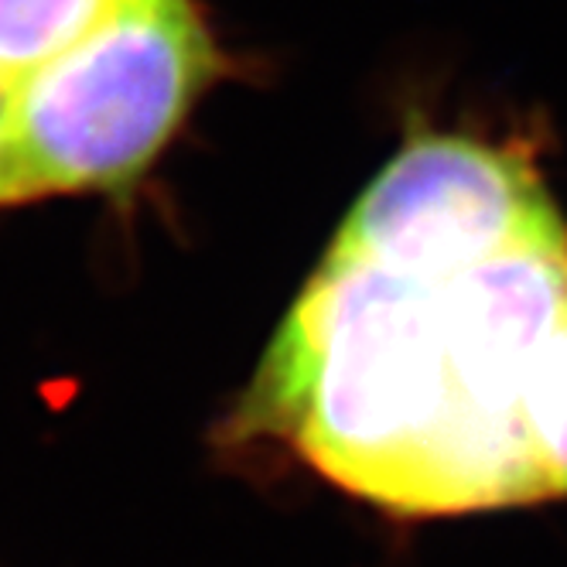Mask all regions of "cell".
I'll return each mask as SVG.
<instances>
[{
  "instance_id": "obj_1",
  "label": "cell",
  "mask_w": 567,
  "mask_h": 567,
  "mask_svg": "<svg viewBox=\"0 0 567 567\" xmlns=\"http://www.w3.org/2000/svg\"><path fill=\"white\" fill-rule=\"evenodd\" d=\"M564 318L567 236L449 280L326 257L239 421L400 513L540 503L526 393Z\"/></svg>"
},
{
  "instance_id": "obj_2",
  "label": "cell",
  "mask_w": 567,
  "mask_h": 567,
  "mask_svg": "<svg viewBox=\"0 0 567 567\" xmlns=\"http://www.w3.org/2000/svg\"><path fill=\"white\" fill-rule=\"evenodd\" d=\"M219 69L192 0H124L83 42L14 86L21 202L137 182Z\"/></svg>"
},
{
  "instance_id": "obj_3",
  "label": "cell",
  "mask_w": 567,
  "mask_h": 567,
  "mask_svg": "<svg viewBox=\"0 0 567 567\" xmlns=\"http://www.w3.org/2000/svg\"><path fill=\"white\" fill-rule=\"evenodd\" d=\"M564 236L567 223L523 154L424 137L362 192L329 257L403 280H449Z\"/></svg>"
},
{
  "instance_id": "obj_4",
  "label": "cell",
  "mask_w": 567,
  "mask_h": 567,
  "mask_svg": "<svg viewBox=\"0 0 567 567\" xmlns=\"http://www.w3.org/2000/svg\"><path fill=\"white\" fill-rule=\"evenodd\" d=\"M124 0H0V79L21 83L96 31Z\"/></svg>"
},
{
  "instance_id": "obj_5",
  "label": "cell",
  "mask_w": 567,
  "mask_h": 567,
  "mask_svg": "<svg viewBox=\"0 0 567 567\" xmlns=\"http://www.w3.org/2000/svg\"><path fill=\"white\" fill-rule=\"evenodd\" d=\"M526 434L547 499L567 496V318L534 370L526 393Z\"/></svg>"
},
{
  "instance_id": "obj_6",
  "label": "cell",
  "mask_w": 567,
  "mask_h": 567,
  "mask_svg": "<svg viewBox=\"0 0 567 567\" xmlns=\"http://www.w3.org/2000/svg\"><path fill=\"white\" fill-rule=\"evenodd\" d=\"M21 206L14 175V83L0 79V209Z\"/></svg>"
}]
</instances>
